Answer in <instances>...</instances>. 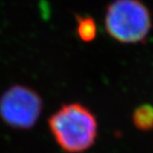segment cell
I'll use <instances>...</instances> for the list:
<instances>
[{"instance_id": "1", "label": "cell", "mask_w": 153, "mask_h": 153, "mask_svg": "<svg viewBox=\"0 0 153 153\" xmlns=\"http://www.w3.org/2000/svg\"><path fill=\"white\" fill-rule=\"evenodd\" d=\"M48 126L56 144L68 153H80L89 149L98 137L95 115L79 102L61 106L48 119Z\"/></svg>"}, {"instance_id": "2", "label": "cell", "mask_w": 153, "mask_h": 153, "mask_svg": "<svg viewBox=\"0 0 153 153\" xmlns=\"http://www.w3.org/2000/svg\"><path fill=\"white\" fill-rule=\"evenodd\" d=\"M107 33L122 43H138L147 39L152 27L149 9L140 0H114L104 15Z\"/></svg>"}, {"instance_id": "3", "label": "cell", "mask_w": 153, "mask_h": 153, "mask_svg": "<svg viewBox=\"0 0 153 153\" xmlns=\"http://www.w3.org/2000/svg\"><path fill=\"white\" fill-rule=\"evenodd\" d=\"M42 108L40 94L26 85L10 86L0 95V118L14 129L32 128L39 120Z\"/></svg>"}, {"instance_id": "4", "label": "cell", "mask_w": 153, "mask_h": 153, "mask_svg": "<svg viewBox=\"0 0 153 153\" xmlns=\"http://www.w3.org/2000/svg\"><path fill=\"white\" fill-rule=\"evenodd\" d=\"M76 34L85 42H92L97 36V24L91 16H79L76 18Z\"/></svg>"}, {"instance_id": "5", "label": "cell", "mask_w": 153, "mask_h": 153, "mask_svg": "<svg viewBox=\"0 0 153 153\" xmlns=\"http://www.w3.org/2000/svg\"><path fill=\"white\" fill-rule=\"evenodd\" d=\"M132 121L134 126L142 131L153 129V106L144 104L138 106L133 113Z\"/></svg>"}]
</instances>
